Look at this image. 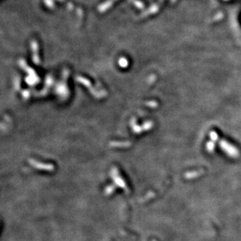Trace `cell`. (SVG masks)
<instances>
[{
    "instance_id": "obj_1",
    "label": "cell",
    "mask_w": 241,
    "mask_h": 241,
    "mask_svg": "<svg viewBox=\"0 0 241 241\" xmlns=\"http://www.w3.org/2000/svg\"><path fill=\"white\" fill-rule=\"evenodd\" d=\"M219 145L221 147L222 149L229 156V157L232 158H237L240 155L239 151L235 148V147L233 146L232 145H230L229 143H228L226 140H221L219 142Z\"/></svg>"
},
{
    "instance_id": "obj_2",
    "label": "cell",
    "mask_w": 241,
    "mask_h": 241,
    "mask_svg": "<svg viewBox=\"0 0 241 241\" xmlns=\"http://www.w3.org/2000/svg\"><path fill=\"white\" fill-rule=\"evenodd\" d=\"M201 172L200 171H195V172H190V173H186L185 177L187 179H193V178H196L198 176H201Z\"/></svg>"
},
{
    "instance_id": "obj_3",
    "label": "cell",
    "mask_w": 241,
    "mask_h": 241,
    "mask_svg": "<svg viewBox=\"0 0 241 241\" xmlns=\"http://www.w3.org/2000/svg\"><path fill=\"white\" fill-rule=\"evenodd\" d=\"M206 148L209 152H213L214 150H215V143L214 141H209L207 143L206 145Z\"/></svg>"
}]
</instances>
